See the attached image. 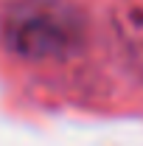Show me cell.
Wrapping results in <instances>:
<instances>
[{"mask_svg": "<svg viewBox=\"0 0 143 146\" xmlns=\"http://www.w3.org/2000/svg\"><path fill=\"white\" fill-rule=\"evenodd\" d=\"M0 36L23 59H68L84 45V17L68 0H14L0 17Z\"/></svg>", "mask_w": 143, "mask_h": 146, "instance_id": "1", "label": "cell"}, {"mask_svg": "<svg viewBox=\"0 0 143 146\" xmlns=\"http://www.w3.org/2000/svg\"><path fill=\"white\" fill-rule=\"evenodd\" d=\"M115 31L124 39L126 51L143 65V3H124L115 11Z\"/></svg>", "mask_w": 143, "mask_h": 146, "instance_id": "2", "label": "cell"}]
</instances>
